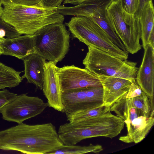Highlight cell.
Returning <instances> with one entry per match:
<instances>
[{"mask_svg":"<svg viewBox=\"0 0 154 154\" xmlns=\"http://www.w3.org/2000/svg\"><path fill=\"white\" fill-rule=\"evenodd\" d=\"M106 18L128 53L134 54L141 49L139 24L134 20L131 26L127 23L125 11L119 0H114L109 6Z\"/></svg>","mask_w":154,"mask_h":154,"instance_id":"obj_8","label":"cell"},{"mask_svg":"<svg viewBox=\"0 0 154 154\" xmlns=\"http://www.w3.org/2000/svg\"><path fill=\"white\" fill-rule=\"evenodd\" d=\"M0 18L13 26L20 35H33L48 25L63 23V15L57 8H44L37 5L3 4Z\"/></svg>","mask_w":154,"mask_h":154,"instance_id":"obj_3","label":"cell"},{"mask_svg":"<svg viewBox=\"0 0 154 154\" xmlns=\"http://www.w3.org/2000/svg\"><path fill=\"white\" fill-rule=\"evenodd\" d=\"M151 2L152 0H139L138 9L134 15V16L138 18L145 7Z\"/></svg>","mask_w":154,"mask_h":154,"instance_id":"obj_29","label":"cell"},{"mask_svg":"<svg viewBox=\"0 0 154 154\" xmlns=\"http://www.w3.org/2000/svg\"><path fill=\"white\" fill-rule=\"evenodd\" d=\"M111 111L123 121L127 129L126 135L119 140L126 143H138L146 137L154 124V114H147L130 106L121 98L110 107Z\"/></svg>","mask_w":154,"mask_h":154,"instance_id":"obj_7","label":"cell"},{"mask_svg":"<svg viewBox=\"0 0 154 154\" xmlns=\"http://www.w3.org/2000/svg\"><path fill=\"white\" fill-rule=\"evenodd\" d=\"M5 38L0 37V56L3 54V51L2 47V44L4 41Z\"/></svg>","mask_w":154,"mask_h":154,"instance_id":"obj_32","label":"cell"},{"mask_svg":"<svg viewBox=\"0 0 154 154\" xmlns=\"http://www.w3.org/2000/svg\"><path fill=\"white\" fill-rule=\"evenodd\" d=\"M17 95L5 89L0 91V112L6 105L15 99Z\"/></svg>","mask_w":154,"mask_h":154,"instance_id":"obj_24","label":"cell"},{"mask_svg":"<svg viewBox=\"0 0 154 154\" xmlns=\"http://www.w3.org/2000/svg\"><path fill=\"white\" fill-rule=\"evenodd\" d=\"M125 124L121 118L112 114L109 110L78 122L61 125L58 133L63 144L76 145L83 140L94 137L112 139L120 134Z\"/></svg>","mask_w":154,"mask_h":154,"instance_id":"obj_2","label":"cell"},{"mask_svg":"<svg viewBox=\"0 0 154 154\" xmlns=\"http://www.w3.org/2000/svg\"><path fill=\"white\" fill-rule=\"evenodd\" d=\"M121 98L128 105L142 110L147 114H154L152 100L143 91L140 96L133 98H126L125 94Z\"/></svg>","mask_w":154,"mask_h":154,"instance_id":"obj_23","label":"cell"},{"mask_svg":"<svg viewBox=\"0 0 154 154\" xmlns=\"http://www.w3.org/2000/svg\"><path fill=\"white\" fill-rule=\"evenodd\" d=\"M86 0H64L63 5L66 4H71L74 5H77Z\"/></svg>","mask_w":154,"mask_h":154,"instance_id":"obj_30","label":"cell"},{"mask_svg":"<svg viewBox=\"0 0 154 154\" xmlns=\"http://www.w3.org/2000/svg\"><path fill=\"white\" fill-rule=\"evenodd\" d=\"M65 25L73 37L87 46L94 47L121 59L127 60L128 52L115 44L104 31L90 18L75 16Z\"/></svg>","mask_w":154,"mask_h":154,"instance_id":"obj_4","label":"cell"},{"mask_svg":"<svg viewBox=\"0 0 154 154\" xmlns=\"http://www.w3.org/2000/svg\"><path fill=\"white\" fill-rule=\"evenodd\" d=\"M63 144L51 123L29 125L22 122L0 131V149L4 150L48 154Z\"/></svg>","mask_w":154,"mask_h":154,"instance_id":"obj_1","label":"cell"},{"mask_svg":"<svg viewBox=\"0 0 154 154\" xmlns=\"http://www.w3.org/2000/svg\"><path fill=\"white\" fill-rule=\"evenodd\" d=\"M141 26L140 38L144 49L149 43V38L154 29V9L152 2L144 8L138 17Z\"/></svg>","mask_w":154,"mask_h":154,"instance_id":"obj_18","label":"cell"},{"mask_svg":"<svg viewBox=\"0 0 154 154\" xmlns=\"http://www.w3.org/2000/svg\"><path fill=\"white\" fill-rule=\"evenodd\" d=\"M114 0H86L73 6L60 5L57 8L58 11L64 15L90 17L97 14H104Z\"/></svg>","mask_w":154,"mask_h":154,"instance_id":"obj_15","label":"cell"},{"mask_svg":"<svg viewBox=\"0 0 154 154\" xmlns=\"http://www.w3.org/2000/svg\"><path fill=\"white\" fill-rule=\"evenodd\" d=\"M110 106L103 105L66 113L67 120L70 123L78 122L86 119L103 114L110 110Z\"/></svg>","mask_w":154,"mask_h":154,"instance_id":"obj_21","label":"cell"},{"mask_svg":"<svg viewBox=\"0 0 154 154\" xmlns=\"http://www.w3.org/2000/svg\"><path fill=\"white\" fill-rule=\"evenodd\" d=\"M149 43L154 47V29L152 30L149 35Z\"/></svg>","mask_w":154,"mask_h":154,"instance_id":"obj_31","label":"cell"},{"mask_svg":"<svg viewBox=\"0 0 154 154\" xmlns=\"http://www.w3.org/2000/svg\"><path fill=\"white\" fill-rule=\"evenodd\" d=\"M88 51L83 60L85 68L97 76L136 79L137 63L121 59L94 47L88 46Z\"/></svg>","mask_w":154,"mask_h":154,"instance_id":"obj_6","label":"cell"},{"mask_svg":"<svg viewBox=\"0 0 154 154\" xmlns=\"http://www.w3.org/2000/svg\"><path fill=\"white\" fill-rule=\"evenodd\" d=\"M103 88L89 87L62 93L63 112L71 113L103 105Z\"/></svg>","mask_w":154,"mask_h":154,"instance_id":"obj_10","label":"cell"},{"mask_svg":"<svg viewBox=\"0 0 154 154\" xmlns=\"http://www.w3.org/2000/svg\"><path fill=\"white\" fill-rule=\"evenodd\" d=\"M143 91L136 79L132 80L128 92L125 94L126 98H133L140 96Z\"/></svg>","mask_w":154,"mask_h":154,"instance_id":"obj_26","label":"cell"},{"mask_svg":"<svg viewBox=\"0 0 154 154\" xmlns=\"http://www.w3.org/2000/svg\"><path fill=\"white\" fill-rule=\"evenodd\" d=\"M106 13L104 14H95L89 18L95 22L104 31L115 44L122 50L127 51L122 42L106 20Z\"/></svg>","mask_w":154,"mask_h":154,"instance_id":"obj_22","label":"cell"},{"mask_svg":"<svg viewBox=\"0 0 154 154\" xmlns=\"http://www.w3.org/2000/svg\"><path fill=\"white\" fill-rule=\"evenodd\" d=\"M3 4L22 5L27 6H35L40 0H2Z\"/></svg>","mask_w":154,"mask_h":154,"instance_id":"obj_28","label":"cell"},{"mask_svg":"<svg viewBox=\"0 0 154 154\" xmlns=\"http://www.w3.org/2000/svg\"><path fill=\"white\" fill-rule=\"evenodd\" d=\"M64 0H40L37 6L44 8H57L61 5Z\"/></svg>","mask_w":154,"mask_h":154,"instance_id":"obj_27","label":"cell"},{"mask_svg":"<svg viewBox=\"0 0 154 154\" xmlns=\"http://www.w3.org/2000/svg\"><path fill=\"white\" fill-rule=\"evenodd\" d=\"M53 62H46L43 66L44 76L42 90L48 106L62 112V93L57 75L58 67Z\"/></svg>","mask_w":154,"mask_h":154,"instance_id":"obj_12","label":"cell"},{"mask_svg":"<svg viewBox=\"0 0 154 154\" xmlns=\"http://www.w3.org/2000/svg\"><path fill=\"white\" fill-rule=\"evenodd\" d=\"M57 75L62 92L89 87L103 88L98 76L86 68L73 65L58 67Z\"/></svg>","mask_w":154,"mask_h":154,"instance_id":"obj_11","label":"cell"},{"mask_svg":"<svg viewBox=\"0 0 154 154\" xmlns=\"http://www.w3.org/2000/svg\"><path fill=\"white\" fill-rule=\"evenodd\" d=\"M3 8L2 6L0 5V18L2 13Z\"/></svg>","mask_w":154,"mask_h":154,"instance_id":"obj_33","label":"cell"},{"mask_svg":"<svg viewBox=\"0 0 154 154\" xmlns=\"http://www.w3.org/2000/svg\"><path fill=\"white\" fill-rule=\"evenodd\" d=\"M3 4V2L2 0H0V5L2 6Z\"/></svg>","mask_w":154,"mask_h":154,"instance_id":"obj_34","label":"cell"},{"mask_svg":"<svg viewBox=\"0 0 154 154\" xmlns=\"http://www.w3.org/2000/svg\"><path fill=\"white\" fill-rule=\"evenodd\" d=\"M122 8L128 13L134 15L137 12L139 5V0H119Z\"/></svg>","mask_w":154,"mask_h":154,"instance_id":"obj_25","label":"cell"},{"mask_svg":"<svg viewBox=\"0 0 154 154\" xmlns=\"http://www.w3.org/2000/svg\"><path fill=\"white\" fill-rule=\"evenodd\" d=\"M18 71L0 62V89L17 86L23 80Z\"/></svg>","mask_w":154,"mask_h":154,"instance_id":"obj_19","label":"cell"},{"mask_svg":"<svg viewBox=\"0 0 154 154\" xmlns=\"http://www.w3.org/2000/svg\"><path fill=\"white\" fill-rule=\"evenodd\" d=\"M70 34L63 23L45 26L33 35L34 53L56 65L69 51Z\"/></svg>","mask_w":154,"mask_h":154,"instance_id":"obj_5","label":"cell"},{"mask_svg":"<svg viewBox=\"0 0 154 154\" xmlns=\"http://www.w3.org/2000/svg\"><path fill=\"white\" fill-rule=\"evenodd\" d=\"M48 106L47 102L38 97L23 94L6 105L0 113L3 119L20 124L40 114Z\"/></svg>","mask_w":154,"mask_h":154,"instance_id":"obj_9","label":"cell"},{"mask_svg":"<svg viewBox=\"0 0 154 154\" xmlns=\"http://www.w3.org/2000/svg\"><path fill=\"white\" fill-rule=\"evenodd\" d=\"M3 54L15 57L19 59L34 53L33 35H24L6 38L2 44Z\"/></svg>","mask_w":154,"mask_h":154,"instance_id":"obj_16","label":"cell"},{"mask_svg":"<svg viewBox=\"0 0 154 154\" xmlns=\"http://www.w3.org/2000/svg\"><path fill=\"white\" fill-rule=\"evenodd\" d=\"M98 76L103 89V105L110 107L128 92L132 80L113 77Z\"/></svg>","mask_w":154,"mask_h":154,"instance_id":"obj_14","label":"cell"},{"mask_svg":"<svg viewBox=\"0 0 154 154\" xmlns=\"http://www.w3.org/2000/svg\"><path fill=\"white\" fill-rule=\"evenodd\" d=\"M103 150L102 146L90 144L88 146H81L63 144L58 149L50 152L49 154H82L88 153H98Z\"/></svg>","mask_w":154,"mask_h":154,"instance_id":"obj_20","label":"cell"},{"mask_svg":"<svg viewBox=\"0 0 154 154\" xmlns=\"http://www.w3.org/2000/svg\"><path fill=\"white\" fill-rule=\"evenodd\" d=\"M144 49L141 64L136 80L145 93L152 100L154 95V47L148 44Z\"/></svg>","mask_w":154,"mask_h":154,"instance_id":"obj_13","label":"cell"},{"mask_svg":"<svg viewBox=\"0 0 154 154\" xmlns=\"http://www.w3.org/2000/svg\"><path fill=\"white\" fill-rule=\"evenodd\" d=\"M22 60L24 66V73L22 78H26L28 83L33 84L38 89L42 90L44 76L43 66L46 60L39 55L33 53Z\"/></svg>","mask_w":154,"mask_h":154,"instance_id":"obj_17","label":"cell"}]
</instances>
